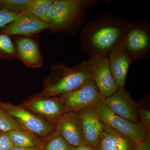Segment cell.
<instances>
[{"mask_svg": "<svg viewBox=\"0 0 150 150\" xmlns=\"http://www.w3.org/2000/svg\"><path fill=\"white\" fill-rule=\"evenodd\" d=\"M137 150H150V135H146L144 141L138 143Z\"/></svg>", "mask_w": 150, "mask_h": 150, "instance_id": "cell-26", "label": "cell"}, {"mask_svg": "<svg viewBox=\"0 0 150 150\" xmlns=\"http://www.w3.org/2000/svg\"><path fill=\"white\" fill-rule=\"evenodd\" d=\"M15 59L14 44L8 35L0 33V60L8 61Z\"/></svg>", "mask_w": 150, "mask_h": 150, "instance_id": "cell-19", "label": "cell"}, {"mask_svg": "<svg viewBox=\"0 0 150 150\" xmlns=\"http://www.w3.org/2000/svg\"><path fill=\"white\" fill-rule=\"evenodd\" d=\"M11 131H30L19 123L14 118L1 109L0 131L2 132H7Z\"/></svg>", "mask_w": 150, "mask_h": 150, "instance_id": "cell-21", "label": "cell"}, {"mask_svg": "<svg viewBox=\"0 0 150 150\" xmlns=\"http://www.w3.org/2000/svg\"><path fill=\"white\" fill-rule=\"evenodd\" d=\"M9 150H41L40 148L36 147H30L19 148L13 146Z\"/></svg>", "mask_w": 150, "mask_h": 150, "instance_id": "cell-27", "label": "cell"}, {"mask_svg": "<svg viewBox=\"0 0 150 150\" xmlns=\"http://www.w3.org/2000/svg\"><path fill=\"white\" fill-rule=\"evenodd\" d=\"M42 140L41 150H73L74 149L55 131Z\"/></svg>", "mask_w": 150, "mask_h": 150, "instance_id": "cell-18", "label": "cell"}, {"mask_svg": "<svg viewBox=\"0 0 150 150\" xmlns=\"http://www.w3.org/2000/svg\"><path fill=\"white\" fill-rule=\"evenodd\" d=\"M0 108L42 140L55 131L53 124L19 105L0 102Z\"/></svg>", "mask_w": 150, "mask_h": 150, "instance_id": "cell-5", "label": "cell"}, {"mask_svg": "<svg viewBox=\"0 0 150 150\" xmlns=\"http://www.w3.org/2000/svg\"><path fill=\"white\" fill-rule=\"evenodd\" d=\"M73 150H94L93 149L87 145L81 146L78 147L74 148Z\"/></svg>", "mask_w": 150, "mask_h": 150, "instance_id": "cell-28", "label": "cell"}, {"mask_svg": "<svg viewBox=\"0 0 150 150\" xmlns=\"http://www.w3.org/2000/svg\"><path fill=\"white\" fill-rule=\"evenodd\" d=\"M88 59L93 69V80L104 100L119 88L110 71L109 59L108 56L90 57Z\"/></svg>", "mask_w": 150, "mask_h": 150, "instance_id": "cell-11", "label": "cell"}, {"mask_svg": "<svg viewBox=\"0 0 150 150\" xmlns=\"http://www.w3.org/2000/svg\"><path fill=\"white\" fill-rule=\"evenodd\" d=\"M13 146L19 148L36 147L41 149L43 141L30 131H11L6 132Z\"/></svg>", "mask_w": 150, "mask_h": 150, "instance_id": "cell-17", "label": "cell"}, {"mask_svg": "<svg viewBox=\"0 0 150 150\" xmlns=\"http://www.w3.org/2000/svg\"><path fill=\"white\" fill-rule=\"evenodd\" d=\"M0 109H1V108H0Z\"/></svg>", "mask_w": 150, "mask_h": 150, "instance_id": "cell-30", "label": "cell"}, {"mask_svg": "<svg viewBox=\"0 0 150 150\" xmlns=\"http://www.w3.org/2000/svg\"><path fill=\"white\" fill-rule=\"evenodd\" d=\"M59 97L68 111L75 112L93 106L100 100L103 99L93 79L88 81L79 88L62 94Z\"/></svg>", "mask_w": 150, "mask_h": 150, "instance_id": "cell-8", "label": "cell"}, {"mask_svg": "<svg viewBox=\"0 0 150 150\" xmlns=\"http://www.w3.org/2000/svg\"><path fill=\"white\" fill-rule=\"evenodd\" d=\"M93 107L100 121L106 126L131 137L137 143L144 140L147 134L141 122L132 123L116 115L106 107L103 99Z\"/></svg>", "mask_w": 150, "mask_h": 150, "instance_id": "cell-7", "label": "cell"}, {"mask_svg": "<svg viewBox=\"0 0 150 150\" xmlns=\"http://www.w3.org/2000/svg\"><path fill=\"white\" fill-rule=\"evenodd\" d=\"M2 133V132H1V131H0V135H1V134Z\"/></svg>", "mask_w": 150, "mask_h": 150, "instance_id": "cell-29", "label": "cell"}, {"mask_svg": "<svg viewBox=\"0 0 150 150\" xmlns=\"http://www.w3.org/2000/svg\"><path fill=\"white\" fill-rule=\"evenodd\" d=\"M93 69L88 59L73 67L62 62L51 65V71L43 79L42 95L59 96L79 88L92 79Z\"/></svg>", "mask_w": 150, "mask_h": 150, "instance_id": "cell-3", "label": "cell"}, {"mask_svg": "<svg viewBox=\"0 0 150 150\" xmlns=\"http://www.w3.org/2000/svg\"><path fill=\"white\" fill-rule=\"evenodd\" d=\"M98 0H55L41 20L50 25L51 33L76 32L85 22Z\"/></svg>", "mask_w": 150, "mask_h": 150, "instance_id": "cell-2", "label": "cell"}, {"mask_svg": "<svg viewBox=\"0 0 150 150\" xmlns=\"http://www.w3.org/2000/svg\"><path fill=\"white\" fill-rule=\"evenodd\" d=\"M50 25L27 11L19 13L15 19L2 28L3 34L10 35L31 36L49 29Z\"/></svg>", "mask_w": 150, "mask_h": 150, "instance_id": "cell-9", "label": "cell"}, {"mask_svg": "<svg viewBox=\"0 0 150 150\" xmlns=\"http://www.w3.org/2000/svg\"><path fill=\"white\" fill-rule=\"evenodd\" d=\"M138 145V143L131 137L106 126L93 149L94 150H137Z\"/></svg>", "mask_w": 150, "mask_h": 150, "instance_id": "cell-15", "label": "cell"}, {"mask_svg": "<svg viewBox=\"0 0 150 150\" xmlns=\"http://www.w3.org/2000/svg\"><path fill=\"white\" fill-rule=\"evenodd\" d=\"M130 24L121 17L110 14L99 15L81 30L82 48L90 57L107 56L123 43Z\"/></svg>", "mask_w": 150, "mask_h": 150, "instance_id": "cell-1", "label": "cell"}, {"mask_svg": "<svg viewBox=\"0 0 150 150\" xmlns=\"http://www.w3.org/2000/svg\"><path fill=\"white\" fill-rule=\"evenodd\" d=\"M30 0H0V10L19 13L26 11Z\"/></svg>", "mask_w": 150, "mask_h": 150, "instance_id": "cell-22", "label": "cell"}, {"mask_svg": "<svg viewBox=\"0 0 150 150\" xmlns=\"http://www.w3.org/2000/svg\"><path fill=\"white\" fill-rule=\"evenodd\" d=\"M138 113L140 122L144 127L147 135L150 134V111L138 104Z\"/></svg>", "mask_w": 150, "mask_h": 150, "instance_id": "cell-23", "label": "cell"}, {"mask_svg": "<svg viewBox=\"0 0 150 150\" xmlns=\"http://www.w3.org/2000/svg\"><path fill=\"white\" fill-rule=\"evenodd\" d=\"M104 101L106 107L116 115L132 123L140 122L138 104L132 99L125 88H119Z\"/></svg>", "mask_w": 150, "mask_h": 150, "instance_id": "cell-10", "label": "cell"}, {"mask_svg": "<svg viewBox=\"0 0 150 150\" xmlns=\"http://www.w3.org/2000/svg\"><path fill=\"white\" fill-rule=\"evenodd\" d=\"M54 126L55 131L73 147L86 145L77 112H65L54 123Z\"/></svg>", "mask_w": 150, "mask_h": 150, "instance_id": "cell-12", "label": "cell"}, {"mask_svg": "<svg viewBox=\"0 0 150 150\" xmlns=\"http://www.w3.org/2000/svg\"><path fill=\"white\" fill-rule=\"evenodd\" d=\"M14 46L15 59L30 68H38L42 66L43 59L39 43L34 38L19 36L17 38Z\"/></svg>", "mask_w": 150, "mask_h": 150, "instance_id": "cell-13", "label": "cell"}, {"mask_svg": "<svg viewBox=\"0 0 150 150\" xmlns=\"http://www.w3.org/2000/svg\"><path fill=\"white\" fill-rule=\"evenodd\" d=\"M132 62L150 59V25L144 19L131 23L123 41Z\"/></svg>", "mask_w": 150, "mask_h": 150, "instance_id": "cell-4", "label": "cell"}, {"mask_svg": "<svg viewBox=\"0 0 150 150\" xmlns=\"http://www.w3.org/2000/svg\"><path fill=\"white\" fill-rule=\"evenodd\" d=\"M111 73L119 88H125L126 76L132 61L123 43L108 55Z\"/></svg>", "mask_w": 150, "mask_h": 150, "instance_id": "cell-16", "label": "cell"}, {"mask_svg": "<svg viewBox=\"0 0 150 150\" xmlns=\"http://www.w3.org/2000/svg\"><path fill=\"white\" fill-rule=\"evenodd\" d=\"M6 132H2L0 135V150H9L13 147Z\"/></svg>", "mask_w": 150, "mask_h": 150, "instance_id": "cell-25", "label": "cell"}, {"mask_svg": "<svg viewBox=\"0 0 150 150\" xmlns=\"http://www.w3.org/2000/svg\"><path fill=\"white\" fill-rule=\"evenodd\" d=\"M18 13H13L5 10H0V28L5 26L13 21Z\"/></svg>", "mask_w": 150, "mask_h": 150, "instance_id": "cell-24", "label": "cell"}, {"mask_svg": "<svg viewBox=\"0 0 150 150\" xmlns=\"http://www.w3.org/2000/svg\"><path fill=\"white\" fill-rule=\"evenodd\" d=\"M55 0H30L27 10L41 20L46 15Z\"/></svg>", "mask_w": 150, "mask_h": 150, "instance_id": "cell-20", "label": "cell"}, {"mask_svg": "<svg viewBox=\"0 0 150 150\" xmlns=\"http://www.w3.org/2000/svg\"><path fill=\"white\" fill-rule=\"evenodd\" d=\"M86 145L93 149L105 128L93 106L77 112Z\"/></svg>", "mask_w": 150, "mask_h": 150, "instance_id": "cell-14", "label": "cell"}, {"mask_svg": "<svg viewBox=\"0 0 150 150\" xmlns=\"http://www.w3.org/2000/svg\"><path fill=\"white\" fill-rule=\"evenodd\" d=\"M19 105L54 125L64 113L68 111L59 97L46 96L40 93L30 96Z\"/></svg>", "mask_w": 150, "mask_h": 150, "instance_id": "cell-6", "label": "cell"}]
</instances>
